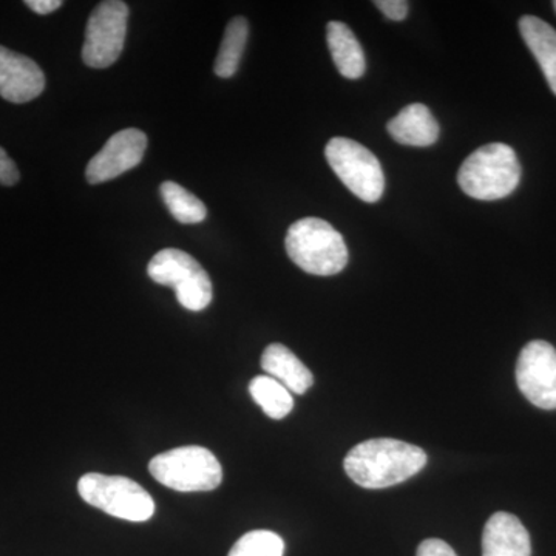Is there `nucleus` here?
I'll return each mask as SVG.
<instances>
[{"label": "nucleus", "instance_id": "1", "mask_svg": "<svg viewBox=\"0 0 556 556\" xmlns=\"http://www.w3.org/2000/svg\"><path fill=\"white\" fill-rule=\"evenodd\" d=\"M427 464L422 448L399 439H368L351 448L343 468L364 489H387L419 473Z\"/></svg>", "mask_w": 556, "mask_h": 556}, {"label": "nucleus", "instance_id": "2", "mask_svg": "<svg viewBox=\"0 0 556 556\" xmlns=\"http://www.w3.org/2000/svg\"><path fill=\"white\" fill-rule=\"evenodd\" d=\"M521 181V164L510 146L492 142L475 150L460 166L457 182L468 197L481 201L506 199Z\"/></svg>", "mask_w": 556, "mask_h": 556}, {"label": "nucleus", "instance_id": "3", "mask_svg": "<svg viewBox=\"0 0 556 556\" xmlns=\"http://www.w3.org/2000/svg\"><path fill=\"white\" fill-rule=\"evenodd\" d=\"M285 247L289 258L313 276H336L348 265V248L342 233L321 218L295 222L288 230Z\"/></svg>", "mask_w": 556, "mask_h": 556}, {"label": "nucleus", "instance_id": "4", "mask_svg": "<svg viewBox=\"0 0 556 556\" xmlns=\"http://www.w3.org/2000/svg\"><path fill=\"white\" fill-rule=\"evenodd\" d=\"M149 471L177 492H212L223 482V468L211 450L188 445L153 457Z\"/></svg>", "mask_w": 556, "mask_h": 556}, {"label": "nucleus", "instance_id": "5", "mask_svg": "<svg viewBox=\"0 0 556 556\" xmlns=\"http://www.w3.org/2000/svg\"><path fill=\"white\" fill-rule=\"evenodd\" d=\"M78 492L87 504L110 517L144 522L155 514L152 496L130 478L87 473L79 479Z\"/></svg>", "mask_w": 556, "mask_h": 556}, {"label": "nucleus", "instance_id": "6", "mask_svg": "<svg viewBox=\"0 0 556 556\" xmlns=\"http://www.w3.org/2000/svg\"><path fill=\"white\" fill-rule=\"evenodd\" d=\"M148 274L155 283L174 288L182 308L203 311L211 305V277L188 252L163 249L150 260Z\"/></svg>", "mask_w": 556, "mask_h": 556}, {"label": "nucleus", "instance_id": "7", "mask_svg": "<svg viewBox=\"0 0 556 556\" xmlns=\"http://www.w3.org/2000/svg\"><path fill=\"white\" fill-rule=\"evenodd\" d=\"M332 172L357 199L378 203L386 190V175L380 161L361 142L348 138H332L325 149Z\"/></svg>", "mask_w": 556, "mask_h": 556}, {"label": "nucleus", "instance_id": "8", "mask_svg": "<svg viewBox=\"0 0 556 556\" xmlns=\"http://www.w3.org/2000/svg\"><path fill=\"white\" fill-rule=\"evenodd\" d=\"M129 7L121 0L101 2L87 22L83 47L84 64L90 68H108L123 53Z\"/></svg>", "mask_w": 556, "mask_h": 556}, {"label": "nucleus", "instance_id": "9", "mask_svg": "<svg viewBox=\"0 0 556 556\" xmlns=\"http://www.w3.org/2000/svg\"><path fill=\"white\" fill-rule=\"evenodd\" d=\"M517 383L530 404L556 409V350L544 340L522 348L517 362Z\"/></svg>", "mask_w": 556, "mask_h": 556}, {"label": "nucleus", "instance_id": "10", "mask_svg": "<svg viewBox=\"0 0 556 556\" xmlns=\"http://www.w3.org/2000/svg\"><path fill=\"white\" fill-rule=\"evenodd\" d=\"M148 150V137L139 129L116 131L104 148L90 160L86 178L90 185H101L118 178L124 172L135 169Z\"/></svg>", "mask_w": 556, "mask_h": 556}, {"label": "nucleus", "instance_id": "11", "mask_svg": "<svg viewBox=\"0 0 556 556\" xmlns=\"http://www.w3.org/2000/svg\"><path fill=\"white\" fill-rule=\"evenodd\" d=\"M46 89L42 68L25 54L0 46V97L13 104H25Z\"/></svg>", "mask_w": 556, "mask_h": 556}, {"label": "nucleus", "instance_id": "12", "mask_svg": "<svg viewBox=\"0 0 556 556\" xmlns=\"http://www.w3.org/2000/svg\"><path fill=\"white\" fill-rule=\"evenodd\" d=\"M482 556H532V543L522 522L515 515L497 511L482 533Z\"/></svg>", "mask_w": 556, "mask_h": 556}, {"label": "nucleus", "instance_id": "13", "mask_svg": "<svg viewBox=\"0 0 556 556\" xmlns=\"http://www.w3.org/2000/svg\"><path fill=\"white\" fill-rule=\"evenodd\" d=\"M388 134L399 144L428 148L439 138V124L424 104H409L387 124Z\"/></svg>", "mask_w": 556, "mask_h": 556}, {"label": "nucleus", "instance_id": "14", "mask_svg": "<svg viewBox=\"0 0 556 556\" xmlns=\"http://www.w3.org/2000/svg\"><path fill=\"white\" fill-rule=\"evenodd\" d=\"M262 368L289 393L305 394L313 387L314 376L308 367L288 346L273 343L262 356Z\"/></svg>", "mask_w": 556, "mask_h": 556}, {"label": "nucleus", "instance_id": "15", "mask_svg": "<svg viewBox=\"0 0 556 556\" xmlns=\"http://www.w3.org/2000/svg\"><path fill=\"white\" fill-rule=\"evenodd\" d=\"M327 40L332 62L340 75L346 79H358L367 70L364 50L354 33L343 22L332 21L327 25Z\"/></svg>", "mask_w": 556, "mask_h": 556}, {"label": "nucleus", "instance_id": "16", "mask_svg": "<svg viewBox=\"0 0 556 556\" xmlns=\"http://www.w3.org/2000/svg\"><path fill=\"white\" fill-rule=\"evenodd\" d=\"M519 31L526 46L546 76L548 87L556 94V30L536 16H522Z\"/></svg>", "mask_w": 556, "mask_h": 556}, {"label": "nucleus", "instance_id": "17", "mask_svg": "<svg viewBox=\"0 0 556 556\" xmlns=\"http://www.w3.org/2000/svg\"><path fill=\"white\" fill-rule=\"evenodd\" d=\"M249 38V24L244 17H233L226 27L219 46L217 60H215L214 72L218 78L229 79L236 75L240 67L241 56L247 49Z\"/></svg>", "mask_w": 556, "mask_h": 556}, {"label": "nucleus", "instance_id": "18", "mask_svg": "<svg viewBox=\"0 0 556 556\" xmlns=\"http://www.w3.org/2000/svg\"><path fill=\"white\" fill-rule=\"evenodd\" d=\"M249 393L270 419L280 420L294 408L291 393L269 376H257L249 383Z\"/></svg>", "mask_w": 556, "mask_h": 556}, {"label": "nucleus", "instance_id": "19", "mask_svg": "<svg viewBox=\"0 0 556 556\" xmlns=\"http://www.w3.org/2000/svg\"><path fill=\"white\" fill-rule=\"evenodd\" d=\"M164 204L172 217L182 225H197L207 217V207L200 199H197L188 189L174 181H164L160 188Z\"/></svg>", "mask_w": 556, "mask_h": 556}, {"label": "nucleus", "instance_id": "20", "mask_svg": "<svg viewBox=\"0 0 556 556\" xmlns=\"http://www.w3.org/2000/svg\"><path fill=\"white\" fill-rule=\"evenodd\" d=\"M285 541L270 530H252L233 544L228 556H283Z\"/></svg>", "mask_w": 556, "mask_h": 556}, {"label": "nucleus", "instance_id": "21", "mask_svg": "<svg viewBox=\"0 0 556 556\" xmlns=\"http://www.w3.org/2000/svg\"><path fill=\"white\" fill-rule=\"evenodd\" d=\"M21 174L16 163L10 159L9 153L0 148V185L14 186L20 181Z\"/></svg>", "mask_w": 556, "mask_h": 556}, {"label": "nucleus", "instance_id": "22", "mask_svg": "<svg viewBox=\"0 0 556 556\" xmlns=\"http://www.w3.org/2000/svg\"><path fill=\"white\" fill-rule=\"evenodd\" d=\"M375 5L391 21H404L408 14V3L405 0H376Z\"/></svg>", "mask_w": 556, "mask_h": 556}, {"label": "nucleus", "instance_id": "23", "mask_svg": "<svg viewBox=\"0 0 556 556\" xmlns=\"http://www.w3.org/2000/svg\"><path fill=\"white\" fill-rule=\"evenodd\" d=\"M416 556H457V554L445 541L430 538L419 544Z\"/></svg>", "mask_w": 556, "mask_h": 556}, {"label": "nucleus", "instance_id": "24", "mask_svg": "<svg viewBox=\"0 0 556 556\" xmlns=\"http://www.w3.org/2000/svg\"><path fill=\"white\" fill-rule=\"evenodd\" d=\"M25 5L35 11V13L46 16V14L60 10L61 7L64 5V2H62V0H27Z\"/></svg>", "mask_w": 556, "mask_h": 556}, {"label": "nucleus", "instance_id": "25", "mask_svg": "<svg viewBox=\"0 0 556 556\" xmlns=\"http://www.w3.org/2000/svg\"><path fill=\"white\" fill-rule=\"evenodd\" d=\"M554 9H555V11H556V2H554Z\"/></svg>", "mask_w": 556, "mask_h": 556}]
</instances>
